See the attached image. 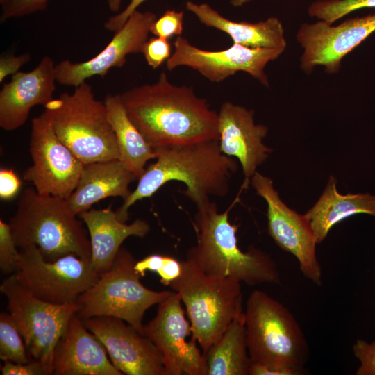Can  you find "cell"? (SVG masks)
Returning <instances> with one entry per match:
<instances>
[{"label":"cell","mask_w":375,"mask_h":375,"mask_svg":"<svg viewBox=\"0 0 375 375\" xmlns=\"http://www.w3.org/2000/svg\"><path fill=\"white\" fill-rule=\"evenodd\" d=\"M183 11L167 10L153 22L150 33L168 40L175 35L180 36L183 31Z\"/></svg>","instance_id":"cell-30"},{"label":"cell","mask_w":375,"mask_h":375,"mask_svg":"<svg viewBox=\"0 0 375 375\" xmlns=\"http://www.w3.org/2000/svg\"><path fill=\"white\" fill-rule=\"evenodd\" d=\"M135 259L121 247L112 267L78 299L76 314L82 319L110 316L124 320L142 333L147 309L166 299L172 291L145 287L135 270Z\"/></svg>","instance_id":"cell-8"},{"label":"cell","mask_w":375,"mask_h":375,"mask_svg":"<svg viewBox=\"0 0 375 375\" xmlns=\"http://www.w3.org/2000/svg\"><path fill=\"white\" fill-rule=\"evenodd\" d=\"M122 0H108L109 8L112 11H118L120 8Z\"/></svg>","instance_id":"cell-41"},{"label":"cell","mask_w":375,"mask_h":375,"mask_svg":"<svg viewBox=\"0 0 375 375\" xmlns=\"http://www.w3.org/2000/svg\"><path fill=\"white\" fill-rule=\"evenodd\" d=\"M3 375H50L49 369L42 362L31 360L26 363L3 362L1 367Z\"/></svg>","instance_id":"cell-34"},{"label":"cell","mask_w":375,"mask_h":375,"mask_svg":"<svg viewBox=\"0 0 375 375\" xmlns=\"http://www.w3.org/2000/svg\"><path fill=\"white\" fill-rule=\"evenodd\" d=\"M182 273V262L176 258L165 255L163 263L157 274L160 277V283L166 286L176 280Z\"/></svg>","instance_id":"cell-36"},{"label":"cell","mask_w":375,"mask_h":375,"mask_svg":"<svg viewBox=\"0 0 375 375\" xmlns=\"http://www.w3.org/2000/svg\"><path fill=\"white\" fill-rule=\"evenodd\" d=\"M364 8H375V0H317L308 7V13L333 24L347 14Z\"/></svg>","instance_id":"cell-28"},{"label":"cell","mask_w":375,"mask_h":375,"mask_svg":"<svg viewBox=\"0 0 375 375\" xmlns=\"http://www.w3.org/2000/svg\"><path fill=\"white\" fill-rule=\"evenodd\" d=\"M375 32V15L346 19L338 25L319 20L303 23L296 34L303 49L301 68L308 74L318 66L338 73L344 57Z\"/></svg>","instance_id":"cell-15"},{"label":"cell","mask_w":375,"mask_h":375,"mask_svg":"<svg viewBox=\"0 0 375 375\" xmlns=\"http://www.w3.org/2000/svg\"><path fill=\"white\" fill-rule=\"evenodd\" d=\"M7 308L25 342L31 359L44 365L53 374L56 347L65 335L76 303L56 304L44 301L28 291L17 278L8 276L0 286Z\"/></svg>","instance_id":"cell-9"},{"label":"cell","mask_w":375,"mask_h":375,"mask_svg":"<svg viewBox=\"0 0 375 375\" xmlns=\"http://www.w3.org/2000/svg\"><path fill=\"white\" fill-rule=\"evenodd\" d=\"M31 59L29 53H23L19 56H2L0 58V82L9 75L17 73L22 65Z\"/></svg>","instance_id":"cell-37"},{"label":"cell","mask_w":375,"mask_h":375,"mask_svg":"<svg viewBox=\"0 0 375 375\" xmlns=\"http://www.w3.org/2000/svg\"><path fill=\"white\" fill-rule=\"evenodd\" d=\"M12 0H0V4L2 8L7 6Z\"/></svg>","instance_id":"cell-43"},{"label":"cell","mask_w":375,"mask_h":375,"mask_svg":"<svg viewBox=\"0 0 375 375\" xmlns=\"http://www.w3.org/2000/svg\"><path fill=\"white\" fill-rule=\"evenodd\" d=\"M53 375H123L108 357L106 348L75 313L58 342Z\"/></svg>","instance_id":"cell-20"},{"label":"cell","mask_w":375,"mask_h":375,"mask_svg":"<svg viewBox=\"0 0 375 375\" xmlns=\"http://www.w3.org/2000/svg\"><path fill=\"white\" fill-rule=\"evenodd\" d=\"M156 19V15L152 12L135 11L97 56L83 62L63 60L57 64V82L76 87L88 78L94 76L103 77L112 68L124 66L128 55L142 53L151 24Z\"/></svg>","instance_id":"cell-17"},{"label":"cell","mask_w":375,"mask_h":375,"mask_svg":"<svg viewBox=\"0 0 375 375\" xmlns=\"http://www.w3.org/2000/svg\"><path fill=\"white\" fill-rule=\"evenodd\" d=\"M137 177L119 160L85 164L78 183L67 199L72 210L78 215L108 197L126 199L129 185Z\"/></svg>","instance_id":"cell-22"},{"label":"cell","mask_w":375,"mask_h":375,"mask_svg":"<svg viewBox=\"0 0 375 375\" xmlns=\"http://www.w3.org/2000/svg\"><path fill=\"white\" fill-rule=\"evenodd\" d=\"M252 1L253 0H230V3L235 7H241Z\"/></svg>","instance_id":"cell-42"},{"label":"cell","mask_w":375,"mask_h":375,"mask_svg":"<svg viewBox=\"0 0 375 375\" xmlns=\"http://www.w3.org/2000/svg\"><path fill=\"white\" fill-rule=\"evenodd\" d=\"M174 52L166 61L169 71L178 67H188L215 83L222 82L238 72H244L265 87L269 85L265 67L285 51L251 48L235 43L224 50L208 51L192 44L181 35L174 40Z\"/></svg>","instance_id":"cell-13"},{"label":"cell","mask_w":375,"mask_h":375,"mask_svg":"<svg viewBox=\"0 0 375 375\" xmlns=\"http://www.w3.org/2000/svg\"><path fill=\"white\" fill-rule=\"evenodd\" d=\"M352 351L360 362L356 374L375 375V339L372 342L358 339L353 344Z\"/></svg>","instance_id":"cell-33"},{"label":"cell","mask_w":375,"mask_h":375,"mask_svg":"<svg viewBox=\"0 0 375 375\" xmlns=\"http://www.w3.org/2000/svg\"><path fill=\"white\" fill-rule=\"evenodd\" d=\"M21 181L11 169H0V198L3 200L12 199L19 192Z\"/></svg>","instance_id":"cell-35"},{"label":"cell","mask_w":375,"mask_h":375,"mask_svg":"<svg viewBox=\"0 0 375 375\" xmlns=\"http://www.w3.org/2000/svg\"><path fill=\"white\" fill-rule=\"evenodd\" d=\"M19 249L15 242L9 223L0 219V269L6 275H12L18 269Z\"/></svg>","instance_id":"cell-29"},{"label":"cell","mask_w":375,"mask_h":375,"mask_svg":"<svg viewBox=\"0 0 375 375\" xmlns=\"http://www.w3.org/2000/svg\"><path fill=\"white\" fill-rule=\"evenodd\" d=\"M19 281L37 297L56 304L76 303L99 279L91 260L68 254L56 260L44 258L35 246L19 250Z\"/></svg>","instance_id":"cell-10"},{"label":"cell","mask_w":375,"mask_h":375,"mask_svg":"<svg viewBox=\"0 0 375 375\" xmlns=\"http://www.w3.org/2000/svg\"><path fill=\"white\" fill-rule=\"evenodd\" d=\"M185 8L203 25L226 33L233 43L251 48H286L283 26L277 17H271L256 23L235 22L224 17L207 3L188 1Z\"/></svg>","instance_id":"cell-23"},{"label":"cell","mask_w":375,"mask_h":375,"mask_svg":"<svg viewBox=\"0 0 375 375\" xmlns=\"http://www.w3.org/2000/svg\"><path fill=\"white\" fill-rule=\"evenodd\" d=\"M29 151L33 164L24 171L23 179L41 194L67 199L75 190L85 164L41 115L32 119Z\"/></svg>","instance_id":"cell-11"},{"label":"cell","mask_w":375,"mask_h":375,"mask_svg":"<svg viewBox=\"0 0 375 375\" xmlns=\"http://www.w3.org/2000/svg\"><path fill=\"white\" fill-rule=\"evenodd\" d=\"M76 216L66 199L28 188L21 193L9 224L19 250L35 246L49 261L68 254L91 260L88 231Z\"/></svg>","instance_id":"cell-4"},{"label":"cell","mask_w":375,"mask_h":375,"mask_svg":"<svg viewBox=\"0 0 375 375\" xmlns=\"http://www.w3.org/2000/svg\"><path fill=\"white\" fill-rule=\"evenodd\" d=\"M164 258L165 255H149L143 259L136 261L134 269L141 277H144L147 272L157 273L163 263Z\"/></svg>","instance_id":"cell-39"},{"label":"cell","mask_w":375,"mask_h":375,"mask_svg":"<svg viewBox=\"0 0 375 375\" xmlns=\"http://www.w3.org/2000/svg\"><path fill=\"white\" fill-rule=\"evenodd\" d=\"M359 213L375 217V195L341 194L337 190L335 178L331 176L318 201L303 217L319 244L336 224Z\"/></svg>","instance_id":"cell-24"},{"label":"cell","mask_w":375,"mask_h":375,"mask_svg":"<svg viewBox=\"0 0 375 375\" xmlns=\"http://www.w3.org/2000/svg\"><path fill=\"white\" fill-rule=\"evenodd\" d=\"M128 117L153 148L218 140V112L192 87L176 85L162 72L151 84L121 94Z\"/></svg>","instance_id":"cell-1"},{"label":"cell","mask_w":375,"mask_h":375,"mask_svg":"<svg viewBox=\"0 0 375 375\" xmlns=\"http://www.w3.org/2000/svg\"><path fill=\"white\" fill-rule=\"evenodd\" d=\"M85 224L91 245V262L100 275L112 265L123 242L131 236L144 238L149 224L137 219L131 224L120 220L111 207L90 208L78 215Z\"/></svg>","instance_id":"cell-21"},{"label":"cell","mask_w":375,"mask_h":375,"mask_svg":"<svg viewBox=\"0 0 375 375\" xmlns=\"http://www.w3.org/2000/svg\"><path fill=\"white\" fill-rule=\"evenodd\" d=\"M57 137L85 165L119 159L116 137L104 102L86 81L72 93L63 92L44 106L40 115Z\"/></svg>","instance_id":"cell-5"},{"label":"cell","mask_w":375,"mask_h":375,"mask_svg":"<svg viewBox=\"0 0 375 375\" xmlns=\"http://www.w3.org/2000/svg\"><path fill=\"white\" fill-rule=\"evenodd\" d=\"M123 374L166 375L162 356L152 341L124 321L99 316L83 320Z\"/></svg>","instance_id":"cell-16"},{"label":"cell","mask_w":375,"mask_h":375,"mask_svg":"<svg viewBox=\"0 0 375 375\" xmlns=\"http://www.w3.org/2000/svg\"><path fill=\"white\" fill-rule=\"evenodd\" d=\"M181 303L172 290L158 304L155 317L143 325L142 334L162 354L166 375H207L206 356L198 348Z\"/></svg>","instance_id":"cell-12"},{"label":"cell","mask_w":375,"mask_h":375,"mask_svg":"<svg viewBox=\"0 0 375 375\" xmlns=\"http://www.w3.org/2000/svg\"><path fill=\"white\" fill-rule=\"evenodd\" d=\"M236 201L222 212L210 200L197 206L193 222L197 242L186 259L210 276L233 278L250 286L281 284L276 263L269 254L253 245L246 251L239 247L238 226L228 217Z\"/></svg>","instance_id":"cell-3"},{"label":"cell","mask_w":375,"mask_h":375,"mask_svg":"<svg viewBox=\"0 0 375 375\" xmlns=\"http://www.w3.org/2000/svg\"><path fill=\"white\" fill-rule=\"evenodd\" d=\"M301 374L295 370H285L272 368L266 365L251 362L249 375H301Z\"/></svg>","instance_id":"cell-40"},{"label":"cell","mask_w":375,"mask_h":375,"mask_svg":"<svg viewBox=\"0 0 375 375\" xmlns=\"http://www.w3.org/2000/svg\"><path fill=\"white\" fill-rule=\"evenodd\" d=\"M53 60L44 56L28 72H18L0 91V127L11 131L22 126L31 109L51 101L56 90V74Z\"/></svg>","instance_id":"cell-19"},{"label":"cell","mask_w":375,"mask_h":375,"mask_svg":"<svg viewBox=\"0 0 375 375\" xmlns=\"http://www.w3.org/2000/svg\"><path fill=\"white\" fill-rule=\"evenodd\" d=\"M49 0H12L2 8L1 22L22 17L44 10Z\"/></svg>","instance_id":"cell-32"},{"label":"cell","mask_w":375,"mask_h":375,"mask_svg":"<svg viewBox=\"0 0 375 375\" xmlns=\"http://www.w3.org/2000/svg\"><path fill=\"white\" fill-rule=\"evenodd\" d=\"M244 313L251 362L306 373L308 344L288 308L266 292L256 290L247 299Z\"/></svg>","instance_id":"cell-6"},{"label":"cell","mask_w":375,"mask_h":375,"mask_svg":"<svg viewBox=\"0 0 375 375\" xmlns=\"http://www.w3.org/2000/svg\"><path fill=\"white\" fill-rule=\"evenodd\" d=\"M155 161L146 167L136 188L115 212L126 222L128 210L137 201L151 197L166 183H183L181 192L197 206L210 197L227 194L231 176L238 169L234 158L224 155L218 140L155 148Z\"/></svg>","instance_id":"cell-2"},{"label":"cell","mask_w":375,"mask_h":375,"mask_svg":"<svg viewBox=\"0 0 375 375\" xmlns=\"http://www.w3.org/2000/svg\"><path fill=\"white\" fill-rule=\"evenodd\" d=\"M0 358L26 363L31 360L24 339L9 312L0 314Z\"/></svg>","instance_id":"cell-27"},{"label":"cell","mask_w":375,"mask_h":375,"mask_svg":"<svg viewBox=\"0 0 375 375\" xmlns=\"http://www.w3.org/2000/svg\"><path fill=\"white\" fill-rule=\"evenodd\" d=\"M250 182L256 194L267 203L269 235L281 249L297 258L306 278L316 285H322V267L316 254L317 243L303 215L290 208L281 199L270 178L256 172Z\"/></svg>","instance_id":"cell-14"},{"label":"cell","mask_w":375,"mask_h":375,"mask_svg":"<svg viewBox=\"0 0 375 375\" xmlns=\"http://www.w3.org/2000/svg\"><path fill=\"white\" fill-rule=\"evenodd\" d=\"M142 53L148 65L156 69L170 58L172 46L168 39L151 38L144 44Z\"/></svg>","instance_id":"cell-31"},{"label":"cell","mask_w":375,"mask_h":375,"mask_svg":"<svg viewBox=\"0 0 375 375\" xmlns=\"http://www.w3.org/2000/svg\"><path fill=\"white\" fill-rule=\"evenodd\" d=\"M104 103L116 137L119 160L138 179L144 173L147 162L156 159L155 149L131 120L121 94H108Z\"/></svg>","instance_id":"cell-25"},{"label":"cell","mask_w":375,"mask_h":375,"mask_svg":"<svg viewBox=\"0 0 375 375\" xmlns=\"http://www.w3.org/2000/svg\"><path fill=\"white\" fill-rule=\"evenodd\" d=\"M146 0H131L126 7L119 13L110 17L105 23V28L112 32H117L127 21L128 17Z\"/></svg>","instance_id":"cell-38"},{"label":"cell","mask_w":375,"mask_h":375,"mask_svg":"<svg viewBox=\"0 0 375 375\" xmlns=\"http://www.w3.org/2000/svg\"><path fill=\"white\" fill-rule=\"evenodd\" d=\"M253 116V110L228 101L221 105L218 112L219 149L224 155L239 161L244 184L251 181L257 167L272 151L262 142L267 135V127L256 124Z\"/></svg>","instance_id":"cell-18"},{"label":"cell","mask_w":375,"mask_h":375,"mask_svg":"<svg viewBox=\"0 0 375 375\" xmlns=\"http://www.w3.org/2000/svg\"><path fill=\"white\" fill-rule=\"evenodd\" d=\"M207 375H247L251 364L248 352L244 310L239 312L220 338L203 353Z\"/></svg>","instance_id":"cell-26"},{"label":"cell","mask_w":375,"mask_h":375,"mask_svg":"<svg viewBox=\"0 0 375 375\" xmlns=\"http://www.w3.org/2000/svg\"><path fill=\"white\" fill-rule=\"evenodd\" d=\"M169 287L183 303L193 337L205 353L243 310L241 282L205 274L189 260Z\"/></svg>","instance_id":"cell-7"}]
</instances>
